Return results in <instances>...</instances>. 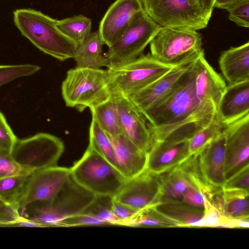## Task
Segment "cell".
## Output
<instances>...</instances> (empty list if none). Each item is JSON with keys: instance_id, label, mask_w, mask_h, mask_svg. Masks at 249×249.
Returning a JSON list of instances; mask_svg holds the SVG:
<instances>
[{"instance_id": "obj_1", "label": "cell", "mask_w": 249, "mask_h": 249, "mask_svg": "<svg viewBox=\"0 0 249 249\" xmlns=\"http://www.w3.org/2000/svg\"><path fill=\"white\" fill-rule=\"evenodd\" d=\"M13 18L21 34L41 52L60 61L73 57L78 44L58 29V20L25 8L15 10Z\"/></svg>"}, {"instance_id": "obj_2", "label": "cell", "mask_w": 249, "mask_h": 249, "mask_svg": "<svg viewBox=\"0 0 249 249\" xmlns=\"http://www.w3.org/2000/svg\"><path fill=\"white\" fill-rule=\"evenodd\" d=\"M95 195L77 184L71 177L51 202H36L28 205L21 216L42 224L58 227L65 218L82 213Z\"/></svg>"}, {"instance_id": "obj_3", "label": "cell", "mask_w": 249, "mask_h": 249, "mask_svg": "<svg viewBox=\"0 0 249 249\" xmlns=\"http://www.w3.org/2000/svg\"><path fill=\"white\" fill-rule=\"evenodd\" d=\"M61 92L66 106L81 111L95 107L112 95L107 70L79 67L67 71Z\"/></svg>"}, {"instance_id": "obj_4", "label": "cell", "mask_w": 249, "mask_h": 249, "mask_svg": "<svg viewBox=\"0 0 249 249\" xmlns=\"http://www.w3.org/2000/svg\"><path fill=\"white\" fill-rule=\"evenodd\" d=\"M70 171L77 184L94 195L114 197L127 180L115 166L89 146Z\"/></svg>"}, {"instance_id": "obj_5", "label": "cell", "mask_w": 249, "mask_h": 249, "mask_svg": "<svg viewBox=\"0 0 249 249\" xmlns=\"http://www.w3.org/2000/svg\"><path fill=\"white\" fill-rule=\"evenodd\" d=\"M175 66L163 63L150 53L121 66L107 68L108 82L112 94L127 97L147 87Z\"/></svg>"}, {"instance_id": "obj_6", "label": "cell", "mask_w": 249, "mask_h": 249, "mask_svg": "<svg viewBox=\"0 0 249 249\" xmlns=\"http://www.w3.org/2000/svg\"><path fill=\"white\" fill-rule=\"evenodd\" d=\"M196 60L169 95L156 106L141 112L149 126L157 127L179 122L199 107L201 102L198 100L194 88Z\"/></svg>"}, {"instance_id": "obj_7", "label": "cell", "mask_w": 249, "mask_h": 249, "mask_svg": "<svg viewBox=\"0 0 249 249\" xmlns=\"http://www.w3.org/2000/svg\"><path fill=\"white\" fill-rule=\"evenodd\" d=\"M146 14L161 27L199 30L207 27L213 11L197 0H141Z\"/></svg>"}, {"instance_id": "obj_8", "label": "cell", "mask_w": 249, "mask_h": 249, "mask_svg": "<svg viewBox=\"0 0 249 249\" xmlns=\"http://www.w3.org/2000/svg\"><path fill=\"white\" fill-rule=\"evenodd\" d=\"M149 44L155 58L172 66L194 59L204 51L201 34L190 29L161 27Z\"/></svg>"}, {"instance_id": "obj_9", "label": "cell", "mask_w": 249, "mask_h": 249, "mask_svg": "<svg viewBox=\"0 0 249 249\" xmlns=\"http://www.w3.org/2000/svg\"><path fill=\"white\" fill-rule=\"evenodd\" d=\"M161 28L143 9L138 12L122 36L104 53L109 62L108 68L121 66L141 56Z\"/></svg>"}, {"instance_id": "obj_10", "label": "cell", "mask_w": 249, "mask_h": 249, "mask_svg": "<svg viewBox=\"0 0 249 249\" xmlns=\"http://www.w3.org/2000/svg\"><path fill=\"white\" fill-rule=\"evenodd\" d=\"M64 148L60 139L40 132L26 138L18 139L10 156L23 172L32 173L56 166Z\"/></svg>"}, {"instance_id": "obj_11", "label": "cell", "mask_w": 249, "mask_h": 249, "mask_svg": "<svg viewBox=\"0 0 249 249\" xmlns=\"http://www.w3.org/2000/svg\"><path fill=\"white\" fill-rule=\"evenodd\" d=\"M70 177V168L57 165L31 173L18 204L20 214L31 203H51Z\"/></svg>"}, {"instance_id": "obj_12", "label": "cell", "mask_w": 249, "mask_h": 249, "mask_svg": "<svg viewBox=\"0 0 249 249\" xmlns=\"http://www.w3.org/2000/svg\"><path fill=\"white\" fill-rule=\"evenodd\" d=\"M162 187L159 175L145 169L128 179L114 197L118 201L139 211L161 202Z\"/></svg>"}, {"instance_id": "obj_13", "label": "cell", "mask_w": 249, "mask_h": 249, "mask_svg": "<svg viewBox=\"0 0 249 249\" xmlns=\"http://www.w3.org/2000/svg\"><path fill=\"white\" fill-rule=\"evenodd\" d=\"M226 179L249 165V113L225 126Z\"/></svg>"}, {"instance_id": "obj_14", "label": "cell", "mask_w": 249, "mask_h": 249, "mask_svg": "<svg viewBox=\"0 0 249 249\" xmlns=\"http://www.w3.org/2000/svg\"><path fill=\"white\" fill-rule=\"evenodd\" d=\"M112 95L123 134L141 150L147 153L152 144L153 138L145 117L128 97Z\"/></svg>"}, {"instance_id": "obj_15", "label": "cell", "mask_w": 249, "mask_h": 249, "mask_svg": "<svg viewBox=\"0 0 249 249\" xmlns=\"http://www.w3.org/2000/svg\"><path fill=\"white\" fill-rule=\"evenodd\" d=\"M216 119L219 120L217 111L212 103L201 102L193 114L179 122L157 127L149 126L153 142L189 140L197 132Z\"/></svg>"}, {"instance_id": "obj_16", "label": "cell", "mask_w": 249, "mask_h": 249, "mask_svg": "<svg viewBox=\"0 0 249 249\" xmlns=\"http://www.w3.org/2000/svg\"><path fill=\"white\" fill-rule=\"evenodd\" d=\"M196 58L174 66L163 76L129 98L141 112L153 107L178 86Z\"/></svg>"}, {"instance_id": "obj_17", "label": "cell", "mask_w": 249, "mask_h": 249, "mask_svg": "<svg viewBox=\"0 0 249 249\" xmlns=\"http://www.w3.org/2000/svg\"><path fill=\"white\" fill-rule=\"evenodd\" d=\"M141 0H116L102 19L99 33L104 43L110 47L123 34L134 15L143 9Z\"/></svg>"}, {"instance_id": "obj_18", "label": "cell", "mask_w": 249, "mask_h": 249, "mask_svg": "<svg viewBox=\"0 0 249 249\" xmlns=\"http://www.w3.org/2000/svg\"><path fill=\"white\" fill-rule=\"evenodd\" d=\"M189 140L153 142L147 153L146 169L158 175L180 164L189 156Z\"/></svg>"}, {"instance_id": "obj_19", "label": "cell", "mask_w": 249, "mask_h": 249, "mask_svg": "<svg viewBox=\"0 0 249 249\" xmlns=\"http://www.w3.org/2000/svg\"><path fill=\"white\" fill-rule=\"evenodd\" d=\"M197 161L200 172L206 181L213 186L222 188L226 180L223 130L198 154Z\"/></svg>"}, {"instance_id": "obj_20", "label": "cell", "mask_w": 249, "mask_h": 249, "mask_svg": "<svg viewBox=\"0 0 249 249\" xmlns=\"http://www.w3.org/2000/svg\"><path fill=\"white\" fill-rule=\"evenodd\" d=\"M195 67L194 88L198 100L200 102H211L217 111L227 87L225 81L207 61L204 51L196 59Z\"/></svg>"}, {"instance_id": "obj_21", "label": "cell", "mask_w": 249, "mask_h": 249, "mask_svg": "<svg viewBox=\"0 0 249 249\" xmlns=\"http://www.w3.org/2000/svg\"><path fill=\"white\" fill-rule=\"evenodd\" d=\"M249 113V81L227 85L218 107L219 120L225 125Z\"/></svg>"}, {"instance_id": "obj_22", "label": "cell", "mask_w": 249, "mask_h": 249, "mask_svg": "<svg viewBox=\"0 0 249 249\" xmlns=\"http://www.w3.org/2000/svg\"><path fill=\"white\" fill-rule=\"evenodd\" d=\"M107 135L114 148L118 169L127 179L146 169L147 153L141 150L123 134L117 136Z\"/></svg>"}, {"instance_id": "obj_23", "label": "cell", "mask_w": 249, "mask_h": 249, "mask_svg": "<svg viewBox=\"0 0 249 249\" xmlns=\"http://www.w3.org/2000/svg\"><path fill=\"white\" fill-rule=\"evenodd\" d=\"M218 64L228 85L249 81V42L222 52Z\"/></svg>"}, {"instance_id": "obj_24", "label": "cell", "mask_w": 249, "mask_h": 249, "mask_svg": "<svg viewBox=\"0 0 249 249\" xmlns=\"http://www.w3.org/2000/svg\"><path fill=\"white\" fill-rule=\"evenodd\" d=\"M160 213L181 227H207V214L204 209L183 201L161 202L155 206Z\"/></svg>"}, {"instance_id": "obj_25", "label": "cell", "mask_w": 249, "mask_h": 249, "mask_svg": "<svg viewBox=\"0 0 249 249\" xmlns=\"http://www.w3.org/2000/svg\"><path fill=\"white\" fill-rule=\"evenodd\" d=\"M105 45L98 31L90 33L79 44L73 58L76 67L100 69L109 67V62L103 53Z\"/></svg>"}, {"instance_id": "obj_26", "label": "cell", "mask_w": 249, "mask_h": 249, "mask_svg": "<svg viewBox=\"0 0 249 249\" xmlns=\"http://www.w3.org/2000/svg\"><path fill=\"white\" fill-rule=\"evenodd\" d=\"M159 176L162 187L160 203L182 201L184 193L189 188L195 189L182 163Z\"/></svg>"}, {"instance_id": "obj_27", "label": "cell", "mask_w": 249, "mask_h": 249, "mask_svg": "<svg viewBox=\"0 0 249 249\" xmlns=\"http://www.w3.org/2000/svg\"><path fill=\"white\" fill-rule=\"evenodd\" d=\"M222 214L231 220L249 218V191L222 189Z\"/></svg>"}, {"instance_id": "obj_28", "label": "cell", "mask_w": 249, "mask_h": 249, "mask_svg": "<svg viewBox=\"0 0 249 249\" xmlns=\"http://www.w3.org/2000/svg\"><path fill=\"white\" fill-rule=\"evenodd\" d=\"M91 114L102 128L111 136L123 134L113 95L107 100L89 108Z\"/></svg>"}, {"instance_id": "obj_29", "label": "cell", "mask_w": 249, "mask_h": 249, "mask_svg": "<svg viewBox=\"0 0 249 249\" xmlns=\"http://www.w3.org/2000/svg\"><path fill=\"white\" fill-rule=\"evenodd\" d=\"M89 146L118 169L112 143L93 115L89 127Z\"/></svg>"}, {"instance_id": "obj_30", "label": "cell", "mask_w": 249, "mask_h": 249, "mask_svg": "<svg viewBox=\"0 0 249 249\" xmlns=\"http://www.w3.org/2000/svg\"><path fill=\"white\" fill-rule=\"evenodd\" d=\"M31 174L22 172L0 179V199L18 209V201Z\"/></svg>"}, {"instance_id": "obj_31", "label": "cell", "mask_w": 249, "mask_h": 249, "mask_svg": "<svg viewBox=\"0 0 249 249\" xmlns=\"http://www.w3.org/2000/svg\"><path fill=\"white\" fill-rule=\"evenodd\" d=\"M125 226L155 228L180 227L178 223L160 213L155 207H147L138 211L127 222Z\"/></svg>"}, {"instance_id": "obj_32", "label": "cell", "mask_w": 249, "mask_h": 249, "mask_svg": "<svg viewBox=\"0 0 249 249\" xmlns=\"http://www.w3.org/2000/svg\"><path fill=\"white\" fill-rule=\"evenodd\" d=\"M57 26L65 35L79 44L91 33L92 24L90 18L78 15L58 20Z\"/></svg>"}, {"instance_id": "obj_33", "label": "cell", "mask_w": 249, "mask_h": 249, "mask_svg": "<svg viewBox=\"0 0 249 249\" xmlns=\"http://www.w3.org/2000/svg\"><path fill=\"white\" fill-rule=\"evenodd\" d=\"M225 126L219 120L216 119L195 134L189 140V155L197 156L207 144L223 131Z\"/></svg>"}, {"instance_id": "obj_34", "label": "cell", "mask_w": 249, "mask_h": 249, "mask_svg": "<svg viewBox=\"0 0 249 249\" xmlns=\"http://www.w3.org/2000/svg\"><path fill=\"white\" fill-rule=\"evenodd\" d=\"M113 198L108 195H95L93 200L82 213L97 218L106 225H118L112 212Z\"/></svg>"}, {"instance_id": "obj_35", "label": "cell", "mask_w": 249, "mask_h": 249, "mask_svg": "<svg viewBox=\"0 0 249 249\" xmlns=\"http://www.w3.org/2000/svg\"><path fill=\"white\" fill-rule=\"evenodd\" d=\"M40 67L36 65H0V87L14 80L35 74Z\"/></svg>"}, {"instance_id": "obj_36", "label": "cell", "mask_w": 249, "mask_h": 249, "mask_svg": "<svg viewBox=\"0 0 249 249\" xmlns=\"http://www.w3.org/2000/svg\"><path fill=\"white\" fill-rule=\"evenodd\" d=\"M18 138L0 111V153L10 156Z\"/></svg>"}, {"instance_id": "obj_37", "label": "cell", "mask_w": 249, "mask_h": 249, "mask_svg": "<svg viewBox=\"0 0 249 249\" xmlns=\"http://www.w3.org/2000/svg\"><path fill=\"white\" fill-rule=\"evenodd\" d=\"M227 11L230 20L239 26L249 27V0L240 2Z\"/></svg>"}, {"instance_id": "obj_38", "label": "cell", "mask_w": 249, "mask_h": 249, "mask_svg": "<svg viewBox=\"0 0 249 249\" xmlns=\"http://www.w3.org/2000/svg\"><path fill=\"white\" fill-rule=\"evenodd\" d=\"M222 189L249 191V165H248L227 179Z\"/></svg>"}, {"instance_id": "obj_39", "label": "cell", "mask_w": 249, "mask_h": 249, "mask_svg": "<svg viewBox=\"0 0 249 249\" xmlns=\"http://www.w3.org/2000/svg\"><path fill=\"white\" fill-rule=\"evenodd\" d=\"M106 225V223L89 214L81 213L63 219L58 227H75Z\"/></svg>"}, {"instance_id": "obj_40", "label": "cell", "mask_w": 249, "mask_h": 249, "mask_svg": "<svg viewBox=\"0 0 249 249\" xmlns=\"http://www.w3.org/2000/svg\"><path fill=\"white\" fill-rule=\"evenodd\" d=\"M182 201L191 205L202 208L206 211L214 209L206 196L201 192L189 188L183 194Z\"/></svg>"}, {"instance_id": "obj_41", "label": "cell", "mask_w": 249, "mask_h": 249, "mask_svg": "<svg viewBox=\"0 0 249 249\" xmlns=\"http://www.w3.org/2000/svg\"><path fill=\"white\" fill-rule=\"evenodd\" d=\"M21 216L18 209L0 199V227H9Z\"/></svg>"}, {"instance_id": "obj_42", "label": "cell", "mask_w": 249, "mask_h": 249, "mask_svg": "<svg viewBox=\"0 0 249 249\" xmlns=\"http://www.w3.org/2000/svg\"><path fill=\"white\" fill-rule=\"evenodd\" d=\"M138 211L117 201L113 198L112 212L118 221V225L126 226L127 222Z\"/></svg>"}, {"instance_id": "obj_43", "label": "cell", "mask_w": 249, "mask_h": 249, "mask_svg": "<svg viewBox=\"0 0 249 249\" xmlns=\"http://www.w3.org/2000/svg\"><path fill=\"white\" fill-rule=\"evenodd\" d=\"M24 172L10 156L0 153V179L10 176Z\"/></svg>"}, {"instance_id": "obj_44", "label": "cell", "mask_w": 249, "mask_h": 249, "mask_svg": "<svg viewBox=\"0 0 249 249\" xmlns=\"http://www.w3.org/2000/svg\"><path fill=\"white\" fill-rule=\"evenodd\" d=\"M11 226L15 227H45L42 224L35 221L30 220L21 216Z\"/></svg>"}, {"instance_id": "obj_45", "label": "cell", "mask_w": 249, "mask_h": 249, "mask_svg": "<svg viewBox=\"0 0 249 249\" xmlns=\"http://www.w3.org/2000/svg\"><path fill=\"white\" fill-rule=\"evenodd\" d=\"M245 0H215L213 7L228 10L234 5Z\"/></svg>"}, {"instance_id": "obj_46", "label": "cell", "mask_w": 249, "mask_h": 249, "mask_svg": "<svg viewBox=\"0 0 249 249\" xmlns=\"http://www.w3.org/2000/svg\"><path fill=\"white\" fill-rule=\"evenodd\" d=\"M200 5L205 9L213 11L215 0H197Z\"/></svg>"}]
</instances>
